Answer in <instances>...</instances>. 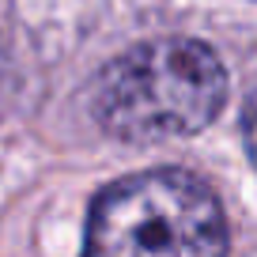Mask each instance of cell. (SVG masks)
Masks as SVG:
<instances>
[{
  "instance_id": "cell-3",
  "label": "cell",
  "mask_w": 257,
  "mask_h": 257,
  "mask_svg": "<svg viewBox=\"0 0 257 257\" xmlns=\"http://www.w3.org/2000/svg\"><path fill=\"white\" fill-rule=\"evenodd\" d=\"M242 140H246V152H249V159L257 163V91L249 95L246 110H242Z\"/></svg>"
},
{
  "instance_id": "cell-1",
  "label": "cell",
  "mask_w": 257,
  "mask_h": 257,
  "mask_svg": "<svg viewBox=\"0 0 257 257\" xmlns=\"http://www.w3.org/2000/svg\"><path fill=\"white\" fill-rule=\"evenodd\" d=\"M227 98L216 49L197 38H155L106 64L95 83V117L125 144L201 133Z\"/></svg>"
},
{
  "instance_id": "cell-2",
  "label": "cell",
  "mask_w": 257,
  "mask_h": 257,
  "mask_svg": "<svg viewBox=\"0 0 257 257\" xmlns=\"http://www.w3.org/2000/svg\"><path fill=\"white\" fill-rule=\"evenodd\" d=\"M83 257H227V219L201 178L148 170L98 193Z\"/></svg>"
}]
</instances>
